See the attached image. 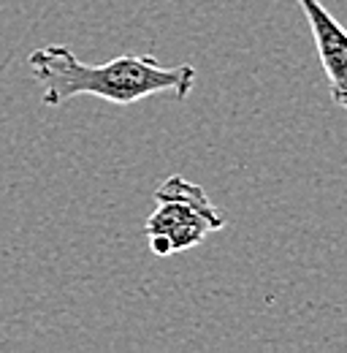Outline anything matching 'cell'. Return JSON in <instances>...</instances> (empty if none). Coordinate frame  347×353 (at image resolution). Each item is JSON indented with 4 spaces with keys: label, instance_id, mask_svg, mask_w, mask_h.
Returning a JSON list of instances; mask_svg holds the SVG:
<instances>
[{
    "label": "cell",
    "instance_id": "6da1fadb",
    "mask_svg": "<svg viewBox=\"0 0 347 353\" xmlns=\"http://www.w3.org/2000/svg\"><path fill=\"white\" fill-rule=\"evenodd\" d=\"M28 65L41 88L43 106H63L79 95L103 98L117 106H130L152 95L185 101L198 79L190 63L163 65L155 54H120L109 63L90 65L63 44L36 49L28 57Z\"/></svg>",
    "mask_w": 347,
    "mask_h": 353
},
{
    "label": "cell",
    "instance_id": "7a4b0ae2",
    "mask_svg": "<svg viewBox=\"0 0 347 353\" xmlns=\"http://www.w3.org/2000/svg\"><path fill=\"white\" fill-rule=\"evenodd\" d=\"M155 212L144 223L149 250L160 259L201 245L209 234L225 228V215L207 190L182 174L169 176L155 190Z\"/></svg>",
    "mask_w": 347,
    "mask_h": 353
},
{
    "label": "cell",
    "instance_id": "3957f363",
    "mask_svg": "<svg viewBox=\"0 0 347 353\" xmlns=\"http://www.w3.org/2000/svg\"><path fill=\"white\" fill-rule=\"evenodd\" d=\"M312 28L320 65L328 77V90L337 106L347 112V30L345 25L320 3V0H296Z\"/></svg>",
    "mask_w": 347,
    "mask_h": 353
}]
</instances>
